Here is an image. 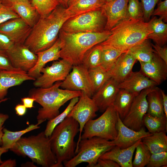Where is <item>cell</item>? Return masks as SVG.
<instances>
[{
	"mask_svg": "<svg viewBox=\"0 0 167 167\" xmlns=\"http://www.w3.org/2000/svg\"><path fill=\"white\" fill-rule=\"evenodd\" d=\"M39 124H31L24 130L19 131H12L7 129H3L2 147L6 149H10L16 143L25 133L32 130L39 128Z\"/></svg>",
	"mask_w": 167,
	"mask_h": 167,
	"instance_id": "cell-32",
	"label": "cell"
},
{
	"mask_svg": "<svg viewBox=\"0 0 167 167\" xmlns=\"http://www.w3.org/2000/svg\"><path fill=\"white\" fill-rule=\"evenodd\" d=\"M1 3V0H0V4Z\"/></svg>",
	"mask_w": 167,
	"mask_h": 167,
	"instance_id": "cell-60",
	"label": "cell"
},
{
	"mask_svg": "<svg viewBox=\"0 0 167 167\" xmlns=\"http://www.w3.org/2000/svg\"><path fill=\"white\" fill-rule=\"evenodd\" d=\"M19 17L10 7L0 4V24L10 19Z\"/></svg>",
	"mask_w": 167,
	"mask_h": 167,
	"instance_id": "cell-43",
	"label": "cell"
},
{
	"mask_svg": "<svg viewBox=\"0 0 167 167\" xmlns=\"http://www.w3.org/2000/svg\"><path fill=\"white\" fill-rule=\"evenodd\" d=\"M72 70L62 81L60 87L68 90L82 91L92 98L95 93L88 69L81 64L73 66Z\"/></svg>",
	"mask_w": 167,
	"mask_h": 167,
	"instance_id": "cell-10",
	"label": "cell"
},
{
	"mask_svg": "<svg viewBox=\"0 0 167 167\" xmlns=\"http://www.w3.org/2000/svg\"><path fill=\"white\" fill-rule=\"evenodd\" d=\"M119 83L112 78L108 80L92 97L101 112L113 105L119 90Z\"/></svg>",
	"mask_w": 167,
	"mask_h": 167,
	"instance_id": "cell-17",
	"label": "cell"
},
{
	"mask_svg": "<svg viewBox=\"0 0 167 167\" xmlns=\"http://www.w3.org/2000/svg\"><path fill=\"white\" fill-rule=\"evenodd\" d=\"M139 62L140 71L145 76L158 85L167 79V64L155 52L152 59L150 61Z\"/></svg>",
	"mask_w": 167,
	"mask_h": 167,
	"instance_id": "cell-19",
	"label": "cell"
},
{
	"mask_svg": "<svg viewBox=\"0 0 167 167\" xmlns=\"http://www.w3.org/2000/svg\"><path fill=\"white\" fill-rule=\"evenodd\" d=\"M79 97H76L71 99L66 108L62 113L52 119L48 120L44 131L46 137H50L55 127L67 117L74 106L78 101Z\"/></svg>",
	"mask_w": 167,
	"mask_h": 167,
	"instance_id": "cell-36",
	"label": "cell"
},
{
	"mask_svg": "<svg viewBox=\"0 0 167 167\" xmlns=\"http://www.w3.org/2000/svg\"><path fill=\"white\" fill-rule=\"evenodd\" d=\"M129 0H112L106 2L103 6L107 17L105 31L110 30L122 21L127 19Z\"/></svg>",
	"mask_w": 167,
	"mask_h": 167,
	"instance_id": "cell-18",
	"label": "cell"
},
{
	"mask_svg": "<svg viewBox=\"0 0 167 167\" xmlns=\"http://www.w3.org/2000/svg\"><path fill=\"white\" fill-rule=\"evenodd\" d=\"M158 85L145 76L140 70L132 72L123 82L119 83V89L125 90L137 96L143 90Z\"/></svg>",
	"mask_w": 167,
	"mask_h": 167,
	"instance_id": "cell-22",
	"label": "cell"
},
{
	"mask_svg": "<svg viewBox=\"0 0 167 167\" xmlns=\"http://www.w3.org/2000/svg\"><path fill=\"white\" fill-rule=\"evenodd\" d=\"M8 99V98H4V99L0 100V104L2 102L5 101Z\"/></svg>",
	"mask_w": 167,
	"mask_h": 167,
	"instance_id": "cell-57",
	"label": "cell"
},
{
	"mask_svg": "<svg viewBox=\"0 0 167 167\" xmlns=\"http://www.w3.org/2000/svg\"><path fill=\"white\" fill-rule=\"evenodd\" d=\"M62 45V41L58 37L54 43L50 47L36 54L37 60L35 66L28 73L31 77L36 79L41 74V69L48 62L58 60L60 57V52Z\"/></svg>",
	"mask_w": 167,
	"mask_h": 167,
	"instance_id": "cell-21",
	"label": "cell"
},
{
	"mask_svg": "<svg viewBox=\"0 0 167 167\" xmlns=\"http://www.w3.org/2000/svg\"><path fill=\"white\" fill-rule=\"evenodd\" d=\"M112 0H106V2H110Z\"/></svg>",
	"mask_w": 167,
	"mask_h": 167,
	"instance_id": "cell-58",
	"label": "cell"
},
{
	"mask_svg": "<svg viewBox=\"0 0 167 167\" xmlns=\"http://www.w3.org/2000/svg\"><path fill=\"white\" fill-rule=\"evenodd\" d=\"M7 6L10 7L32 28L36 24L41 17L36 8L32 4L15 2L9 3Z\"/></svg>",
	"mask_w": 167,
	"mask_h": 167,
	"instance_id": "cell-25",
	"label": "cell"
},
{
	"mask_svg": "<svg viewBox=\"0 0 167 167\" xmlns=\"http://www.w3.org/2000/svg\"><path fill=\"white\" fill-rule=\"evenodd\" d=\"M167 152L151 154L147 167H167Z\"/></svg>",
	"mask_w": 167,
	"mask_h": 167,
	"instance_id": "cell-41",
	"label": "cell"
},
{
	"mask_svg": "<svg viewBox=\"0 0 167 167\" xmlns=\"http://www.w3.org/2000/svg\"><path fill=\"white\" fill-rule=\"evenodd\" d=\"M70 0H57L60 5L66 8L67 7L68 3Z\"/></svg>",
	"mask_w": 167,
	"mask_h": 167,
	"instance_id": "cell-55",
	"label": "cell"
},
{
	"mask_svg": "<svg viewBox=\"0 0 167 167\" xmlns=\"http://www.w3.org/2000/svg\"><path fill=\"white\" fill-rule=\"evenodd\" d=\"M142 141L148 148L151 154L167 152V136L166 132L155 133L144 137Z\"/></svg>",
	"mask_w": 167,
	"mask_h": 167,
	"instance_id": "cell-29",
	"label": "cell"
},
{
	"mask_svg": "<svg viewBox=\"0 0 167 167\" xmlns=\"http://www.w3.org/2000/svg\"><path fill=\"white\" fill-rule=\"evenodd\" d=\"M14 44L7 36L0 32V52L6 53Z\"/></svg>",
	"mask_w": 167,
	"mask_h": 167,
	"instance_id": "cell-46",
	"label": "cell"
},
{
	"mask_svg": "<svg viewBox=\"0 0 167 167\" xmlns=\"http://www.w3.org/2000/svg\"><path fill=\"white\" fill-rule=\"evenodd\" d=\"M149 21L152 32L148 35L147 39L152 40L160 46L165 45L167 42V24L156 16H153Z\"/></svg>",
	"mask_w": 167,
	"mask_h": 167,
	"instance_id": "cell-28",
	"label": "cell"
},
{
	"mask_svg": "<svg viewBox=\"0 0 167 167\" xmlns=\"http://www.w3.org/2000/svg\"><path fill=\"white\" fill-rule=\"evenodd\" d=\"M110 31L97 32L67 33L60 30L58 37L62 43L60 57L73 66L81 64L86 51L103 42L110 35Z\"/></svg>",
	"mask_w": 167,
	"mask_h": 167,
	"instance_id": "cell-4",
	"label": "cell"
},
{
	"mask_svg": "<svg viewBox=\"0 0 167 167\" xmlns=\"http://www.w3.org/2000/svg\"><path fill=\"white\" fill-rule=\"evenodd\" d=\"M160 91L162 96V103L164 114L167 117V95L162 90L160 89Z\"/></svg>",
	"mask_w": 167,
	"mask_h": 167,
	"instance_id": "cell-53",
	"label": "cell"
},
{
	"mask_svg": "<svg viewBox=\"0 0 167 167\" xmlns=\"http://www.w3.org/2000/svg\"><path fill=\"white\" fill-rule=\"evenodd\" d=\"M152 46L155 52L164 62L167 64V47L165 45L160 46L155 44H152Z\"/></svg>",
	"mask_w": 167,
	"mask_h": 167,
	"instance_id": "cell-47",
	"label": "cell"
},
{
	"mask_svg": "<svg viewBox=\"0 0 167 167\" xmlns=\"http://www.w3.org/2000/svg\"><path fill=\"white\" fill-rule=\"evenodd\" d=\"M156 86L144 89L135 97L127 115L122 121L126 126L135 131L143 127V118L148 110V94Z\"/></svg>",
	"mask_w": 167,
	"mask_h": 167,
	"instance_id": "cell-13",
	"label": "cell"
},
{
	"mask_svg": "<svg viewBox=\"0 0 167 167\" xmlns=\"http://www.w3.org/2000/svg\"><path fill=\"white\" fill-rule=\"evenodd\" d=\"M15 69L6 53L0 52V70H12Z\"/></svg>",
	"mask_w": 167,
	"mask_h": 167,
	"instance_id": "cell-45",
	"label": "cell"
},
{
	"mask_svg": "<svg viewBox=\"0 0 167 167\" xmlns=\"http://www.w3.org/2000/svg\"><path fill=\"white\" fill-rule=\"evenodd\" d=\"M78 102L74 106L67 117H71L75 120L79 125V135L76 143L75 153L81 140V136L86 124L90 119L95 117L98 108L92 98L83 92Z\"/></svg>",
	"mask_w": 167,
	"mask_h": 167,
	"instance_id": "cell-11",
	"label": "cell"
},
{
	"mask_svg": "<svg viewBox=\"0 0 167 167\" xmlns=\"http://www.w3.org/2000/svg\"><path fill=\"white\" fill-rule=\"evenodd\" d=\"M141 140L142 139H140L132 145L125 148L115 146L100 158L112 160L117 163L120 167H132V159L134 152Z\"/></svg>",
	"mask_w": 167,
	"mask_h": 167,
	"instance_id": "cell-24",
	"label": "cell"
},
{
	"mask_svg": "<svg viewBox=\"0 0 167 167\" xmlns=\"http://www.w3.org/2000/svg\"><path fill=\"white\" fill-rule=\"evenodd\" d=\"M148 113L155 117H161L164 114L162 99L160 89L157 87L147 96Z\"/></svg>",
	"mask_w": 167,
	"mask_h": 167,
	"instance_id": "cell-31",
	"label": "cell"
},
{
	"mask_svg": "<svg viewBox=\"0 0 167 167\" xmlns=\"http://www.w3.org/2000/svg\"><path fill=\"white\" fill-rule=\"evenodd\" d=\"M101 46V57L100 66L108 72L112 68L121 55L125 52L109 46Z\"/></svg>",
	"mask_w": 167,
	"mask_h": 167,
	"instance_id": "cell-34",
	"label": "cell"
},
{
	"mask_svg": "<svg viewBox=\"0 0 167 167\" xmlns=\"http://www.w3.org/2000/svg\"><path fill=\"white\" fill-rule=\"evenodd\" d=\"M99 118L89 120L85 125L81 139L96 136L108 140L116 138L118 113L113 105L108 107Z\"/></svg>",
	"mask_w": 167,
	"mask_h": 167,
	"instance_id": "cell-8",
	"label": "cell"
},
{
	"mask_svg": "<svg viewBox=\"0 0 167 167\" xmlns=\"http://www.w3.org/2000/svg\"><path fill=\"white\" fill-rule=\"evenodd\" d=\"M88 71L95 92L111 78L109 73L100 66L88 69Z\"/></svg>",
	"mask_w": 167,
	"mask_h": 167,
	"instance_id": "cell-37",
	"label": "cell"
},
{
	"mask_svg": "<svg viewBox=\"0 0 167 167\" xmlns=\"http://www.w3.org/2000/svg\"><path fill=\"white\" fill-rule=\"evenodd\" d=\"M15 68L28 72L36 65L37 54L24 44H14L6 52Z\"/></svg>",
	"mask_w": 167,
	"mask_h": 167,
	"instance_id": "cell-14",
	"label": "cell"
},
{
	"mask_svg": "<svg viewBox=\"0 0 167 167\" xmlns=\"http://www.w3.org/2000/svg\"><path fill=\"white\" fill-rule=\"evenodd\" d=\"M115 146L113 140L98 137L81 139L75 156L63 164L65 167H75L87 162V167H94L101 156Z\"/></svg>",
	"mask_w": 167,
	"mask_h": 167,
	"instance_id": "cell-7",
	"label": "cell"
},
{
	"mask_svg": "<svg viewBox=\"0 0 167 167\" xmlns=\"http://www.w3.org/2000/svg\"><path fill=\"white\" fill-rule=\"evenodd\" d=\"M116 128L118 134L115 139L113 141L115 146L121 148L130 147L139 139L152 134L149 131H146L143 126L138 131L130 128L123 123L119 115Z\"/></svg>",
	"mask_w": 167,
	"mask_h": 167,
	"instance_id": "cell-16",
	"label": "cell"
},
{
	"mask_svg": "<svg viewBox=\"0 0 167 167\" xmlns=\"http://www.w3.org/2000/svg\"><path fill=\"white\" fill-rule=\"evenodd\" d=\"M110 31L111 34L107 39L99 44L124 52L147 39L152 32L149 21L129 18L119 23Z\"/></svg>",
	"mask_w": 167,
	"mask_h": 167,
	"instance_id": "cell-2",
	"label": "cell"
},
{
	"mask_svg": "<svg viewBox=\"0 0 167 167\" xmlns=\"http://www.w3.org/2000/svg\"><path fill=\"white\" fill-rule=\"evenodd\" d=\"M9 116L7 114L0 113V146L2 145V138L3 135V125L5 121L9 118Z\"/></svg>",
	"mask_w": 167,
	"mask_h": 167,
	"instance_id": "cell-49",
	"label": "cell"
},
{
	"mask_svg": "<svg viewBox=\"0 0 167 167\" xmlns=\"http://www.w3.org/2000/svg\"><path fill=\"white\" fill-rule=\"evenodd\" d=\"M127 13L129 19L134 20L143 19V9L139 0H129Z\"/></svg>",
	"mask_w": 167,
	"mask_h": 167,
	"instance_id": "cell-40",
	"label": "cell"
},
{
	"mask_svg": "<svg viewBox=\"0 0 167 167\" xmlns=\"http://www.w3.org/2000/svg\"><path fill=\"white\" fill-rule=\"evenodd\" d=\"M152 16H158L164 22L167 21V0L160 1L156 8L154 10Z\"/></svg>",
	"mask_w": 167,
	"mask_h": 167,
	"instance_id": "cell-44",
	"label": "cell"
},
{
	"mask_svg": "<svg viewBox=\"0 0 167 167\" xmlns=\"http://www.w3.org/2000/svg\"><path fill=\"white\" fill-rule=\"evenodd\" d=\"M16 165V161L15 159H10L3 161L0 164V167H14Z\"/></svg>",
	"mask_w": 167,
	"mask_h": 167,
	"instance_id": "cell-52",
	"label": "cell"
},
{
	"mask_svg": "<svg viewBox=\"0 0 167 167\" xmlns=\"http://www.w3.org/2000/svg\"><path fill=\"white\" fill-rule=\"evenodd\" d=\"M32 3L41 17L47 16L60 5L57 0H32Z\"/></svg>",
	"mask_w": 167,
	"mask_h": 167,
	"instance_id": "cell-39",
	"label": "cell"
},
{
	"mask_svg": "<svg viewBox=\"0 0 167 167\" xmlns=\"http://www.w3.org/2000/svg\"><path fill=\"white\" fill-rule=\"evenodd\" d=\"M135 94L120 89L112 105L122 121L128 112L135 98Z\"/></svg>",
	"mask_w": 167,
	"mask_h": 167,
	"instance_id": "cell-27",
	"label": "cell"
},
{
	"mask_svg": "<svg viewBox=\"0 0 167 167\" xmlns=\"http://www.w3.org/2000/svg\"><path fill=\"white\" fill-rule=\"evenodd\" d=\"M136 59L127 52L122 54L108 72L111 77L120 83L131 74Z\"/></svg>",
	"mask_w": 167,
	"mask_h": 167,
	"instance_id": "cell-23",
	"label": "cell"
},
{
	"mask_svg": "<svg viewBox=\"0 0 167 167\" xmlns=\"http://www.w3.org/2000/svg\"><path fill=\"white\" fill-rule=\"evenodd\" d=\"M101 57V47L97 44L88 50L83 58L82 64L88 69L100 66Z\"/></svg>",
	"mask_w": 167,
	"mask_h": 167,
	"instance_id": "cell-35",
	"label": "cell"
},
{
	"mask_svg": "<svg viewBox=\"0 0 167 167\" xmlns=\"http://www.w3.org/2000/svg\"><path fill=\"white\" fill-rule=\"evenodd\" d=\"M72 64L65 59L54 61L50 66L43 67L41 75L34 80L33 84L36 87L48 88L55 83L64 80L72 67Z\"/></svg>",
	"mask_w": 167,
	"mask_h": 167,
	"instance_id": "cell-12",
	"label": "cell"
},
{
	"mask_svg": "<svg viewBox=\"0 0 167 167\" xmlns=\"http://www.w3.org/2000/svg\"><path fill=\"white\" fill-rule=\"evenodd\" d=\"M134 159L132 162L134 167H144L148 164L151 153L142 140L136 147Z\"/></svg>",
	"mask_w": 167,
	"mask_h": 167,
	"instance_id": "cell-38",
	"label": "cell"
},
{
	"mask_svg": "<svg viewBox=\"0 0 167 167\" xmlns=\"http://www.w3.org/2000/svg\"><path fill=\"white\" fill-rule=\"evenodd\" d=\"M139 62H147L152 59L155 52L152 43L147 39L127 51Z\"/></svg>",
	"mask_w": 167,
	"mask_h": 167,
	"instance_id": "cell-30",
	"label": "cell"
},
{
	"mask_svg": "<svg viewBox=\"0 0 167 167\" xmlns=\"http://www.w3.org/2000/svg\"><path fill=\"white\" fill-rule=\"evenodd\" d=\"M105 3L102 0H70L66 9L75 16L100 9Z\"/></svg>",
	"mask_w": 167,
	"mask_h": 167,
	"instance_id": "cell-26",
	"label": "cell"
},
{
	"mask_svg": "<svg viewBox=\"0 0 167 167\" xmlns=\"http://www.w3.org/2000/svg\"><path fill=\"white\" fill-rule=\"evenodd\" d=\"M35 79L20 69L0 70V100L5 98L9 88L19 85L25 81Z\"/></svg>",
	"mask_w": 167,
	"mask_h": 167,
	"instance_id": "cell-20",
	"label": "cell"
},
{
	"mask_svg": "<svg viewBox=\"0 0 167 167\" xmlns=\"http://www.w3.org/2000/svg\"><path fill=\"white\" fill-rule=\"evenodd\" d=\"M8 151V150L2 147V146L0 147V164L3 162L1 159V156L4 153L7 152Z\"/></svg>",
	"mask_w": 167,
	"mask_h": 167,
	"instance_id": "cell-56",
	"label": "cell"
},
{
	"mask_svg": "<svg viewBox=\"0 0 167 167\" xmlns=\"http://www.w3.org/2000/svg\"><path fill=\"white\" fill-rule=\"evenodd\" d=\"M16 114L19 116H23L26 113L27 108L23 104H18L15 107Z\"/></svg>",
	"mask_w": 167,
	"mask_h": 167,
	"instance_id": "cell-51",
	"label": "cell"
},
{
	"mask_svg": "<svg viewBox=\"0 0 167 167\" xmlns=\"http://www.w3.org/2000/svg\"><path fill=\"white\" fill-rule=\"evenodd\" d=\"M32 28L20 17L10 19L0 24V32L15 44H24Z\"/></svg>",
	"mask_w": 167,
	"mask_h": 167,
	"instance_id": "cell-15",
	"label": "cell"
},
{
	"mask_svg": "<svg viewBox=\"0 0 167 167\" xmlns=\"http://www.w3.org/2000/svg\"><path fill=\"white\" fill-rule=\"evenodd\" d=\"M19 156H27L43 167H55L56 157L51 149L49 137L44 131L36 135L22 137L10 149Z\"/></svg>",
	"mask_w": 167,
	"mask_h": 167,
	"instance_id": "cell-6",
	"label": "cell"
},
{
	"mask_svg": "<svg viewBox=\"0 0 167 167\" xmlns=\"http://www.w3.org/2000/svg\"><path fill=\"white\" fill-rule=\"evenodd\" d=\"M160 0H140L143 13L144 21L148 22L152 16L154 8Z\"/></svg>",
	"mask_w": 167,
	"mask_h": 167,
	"instance_id": "cell-42",
	"label": "cell"
},
{
	"mask_svg": "<svg viewBox=\"0 0 167 167\" xmlns=\"http://www.w3.org/2000/svg\"><path fill=\"white\" fill-rule=\"evenodd\" d=\"M23 105L27 108L31 109L34 107L33 103L35 99L34 98L28 97L21 98Z\"/></svg>",
	"mask_w": 167,
	"mask_h": 167,
	"instance_id": "cell-50",
	"label": "cell"
},
{
	"mask_svg": "<svg viewBox=\"0 0 167 167\" xmlns=\"http://www.w3.org/2000/svg\"><path fill=\"white\" fill-rule=\"evenodd\" d=\"M79 132V123L71 117H67L55 127L49 137L57 160L55 167H63L64 162L75 156L76 143L75 138Z\"/></svg>",
	"mask_w": 167,
	"mask_h": 167,
	"instance_id": "cell-5",
	"label": "cell"
},
{
	"mask_svg": "<svg viewBox=\"0 0 167 167\" xmlns=\"http://www.w3.org/2000/svg\"><path fill=\"white\" fill-rule=\"evenodd\" d=\"M143 123L152 134L167 132V117L165 114L161 117H157L146 113L143 117Z\"/></svg>",
	"mask_w": 167,
	"mask_h": 167,
	"instance_id": "cell-33",
	"label": "cell"
},
{
	"mask_svg": "<svg viewBox=\"0 0 167 167\" xmlns=\"http://www.w3.org/2000/svg\"><path fill=\"white\" fill-rule=\"evenodd\" d=\"M105 2H106V0H102Z\"/></svg>",
	"mask_w": 167,
	"mask_h": 167,
	"instance_id": "cell-59",
	"label": "cell"
},
{
	"mask_svg": "<svg viewBox=\"0 0 167 167\" xmlns=\"http://www.w3.org/2000/svg\"><path fill=\"white\" fill-rule=\"evenodd\" d=\"M15 2H21L32 4V0H1V4L6 6L10 3Z\"/></svg>",
	"mask_w": 167,
	"mask_h": 167,
	"instance_id": "cell-54",
	"label": "cell"
},
{
	"mask_svg": "<svg viewBox=\"0 0 167 167\" xmlns=\"http://www.w3.org/2000/svg\"><path fill=\"white\" fill-rule=\"evenodd\" d=\"M106 22V15L102 7L69 18L60 30L70 33L100 32L105 31Z\"/></svg>",
	"mask_w": 167,
	"mask_h": 167,
	"instance_id": "cell-9",
	"label": "cell"
},
{
	"mask_svg": "<svg viewBox=\"0 0 167 167\" xmlns=\"http://www.w3.org/2000/svg\"><path fill=\"white\" fill-rule=\"evenodd\" d=\"M116 162L108 159L99 158L94 167H120Z\"/></svg>",
	"mask_w": 167,
	"mask_h": 167,
	"instance_id": "cell-48",
	"label": "cell"
},
{
	"mask_svg": "<svg viewBox=\"0 0 167 167\" xmlns=\"http://www.w3.org/2000/svg\"><path fill=\"white\" fill-rule=\"evenodd\" d=\"M75 16L60 5L47 16L40 17L24 45L36 54L51 47L58 37L64 23Z\"/></svg>",
	"mask_w": 167,
	"mask_h": 167,
	"instance_id": "cell-1",
	"label": "cell"
},
{
	"mask_svg": "<svg viewBox=\"0 0 167 167\" xmlns=\"http://www.w3.org/2000/svg\"><path fill=\"white\" fill-rule=\"evenodd\" d=\"M62 82L57 81L50 87L34 88L29 92V96L35 98V101L42 107L39 109L36 117L37 123L39 125L56 117L60 114L61 106L72 98L81 95V91L60 88Z\"/></svg>",
	"mask_w": 167,
	"mask_h": 167,
	"instance_id": "cell-3",
	"label": "cell"
}]
</instances>
